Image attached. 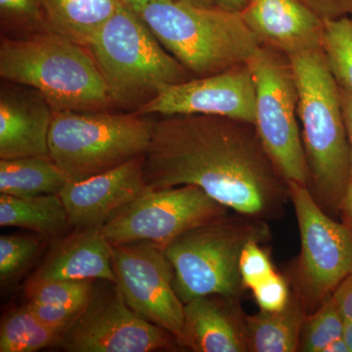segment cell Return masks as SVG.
I'll list each match as a JSON object with an SVG mask.
<instances>
[{"instance_id":"obj_6","label":"cell","mask_w":352,"mask_h":352,"mask_svg":"<svg viewBox=\"0 0 352 352\" xmlns=\"http://www.w3.org/2000/svg\"><path fill=\"white\" fill-rule=\"evenodd\" d=\"M272 239L266 220L227 214L186 231L164 248L175 273L176 294L183 303L199 296L239 298L245 289L240 258L250 242Z\"/></svg>"},{"instance_id":"obj_9","label":"cell","mask_w":352,"mask_h":352,"mask_svg":"<svg viewBox=\"0 0 352 352\" xmlns=\"http://www.w3.org/2000/svg\"><path fill=\"white\" fill-rule=\"evenodd\" d=\"M287 183L300 236V254L289 280L310 314L352 271V223L333 220L305 185Z\"/></svg>"},{"instance_id":"obj_31","label":"cell","mask_w":352,"mask_h":352,"mask_svg":"<svg viewBox=\"0 0 352 352\" xmlns=\"http://www.w3.org/2000/svg\"><path fill=\"white\" fill-rule=\"evenodd\" d=\"M27 305L34 316L44 325L65 329V330L82 310L75 307L46 305V303L28 302Z\"/></svg>"},{"instance_id":"obj_36","label":"cell","mask_w":352,"mask_h":352,"mask_svg":"<svg viewBox=\"0 0 352 352\" xmlns=\"http://www.w3.org/2000/svg\"><path fill=\"white\" fill-rule=\"evenodd\" d=\"M340 214L342 215V220L352 223V173L349 182L347 183L344 199H342Z\"/></svg>"},{"instance_id":"obj_27","label":"cell","mask_w":352,"mask_h":352,"mask_svg":"<svg viewBox=\"0 0 352 352\" xmlns=\"http://www.w3.org/2000/svg\"><path fill=\"white\" fill-rule=\"evenodd\" d=\"M0 20L4 31L14 32L10 38L50 30L41 0H0Z\"/></svg>"},{"instance_id":"obj_10","label":"cell","mask_w":352,"mask_h":352,"mask_svg":"<svg viewBox=\"0 0 352 352\" xmlns=\"http://www.w3.org/2000/svg\"><path fill=\"white\" fill-rule=\"evenodd\" d=\"M229 208L196 185L150 189L99 228L111 245L149 242L164 250L178 236L226 217Z\"/></svg>"},{"instance_id":"obj_7","label":"cell","mask_w":352,"mask_h":352,"mask_svg":"<svg viewBox=\"0 0 352 352\" xmlns=\"http://www.w3.org/2000/svg\"><path fill=\"white\" fill-rule=\"evenodd\" d=\"M155 122L138 112L54 111L50 157L69 182H80L145 156Z\"/></svg>"},{"instance_id":"obj_21","label":"cell","mask_w":352,"mask_h":352,"mask_svg":"<svg viewBox=\"0 0 352 352\" xmlns=\"http://www.w3.org/2000/svg\"><path fill=\"white\" fill-rule=\"evenodd\" d=\"M68 177L48 156L0 159V194L32 198L59 194Z\"/></svg>"},{"instance_id":"obj_18","label":"cell","mask_w":352,"mask_h":352,"mask_svg":"<svg viewBox=\"0 0 352 352\" xmlns=\"http://www.w3.org/2000/svg\"><path fill=\"white\" fill-rule=\"evenodd\" d=\"M82 231L60 245L32 279L107 280L117 283L111 245L99 229Z\"/></svg>"},{"instance_id":"obj_30","label":"cell","mask_w":352,"mask_h":352,"mask_svg":"<svg viewBox=\"0 0 352 352\" xmlns=\"http://www.w3.org/2000/svg\"><path fill=\"white\" fill-rule=\"evenodd\" d=\"M259 309L273 312L283 309L292 295V284L289 278L275 271L267 279L252 289Z\"/></svg>"},{"instance_id":"obj_32","label":"cell","mask_w":352,"mask_h":352,"mask_svg":"<svg viewBox=\"0 0 352 352\" xmlns=\"http://www.w3.org/2000/svg\"><path fill=\"white\" fill-rule=\"evenodd\" d=\"M322 20L352 18V0H300Z\"/></svg>"},{"instance_id":"obj_3","label":"cell","mask_w":352,"mask_h":352,"mask_svg":"<svg viewBox=\"0 0 352 352\" xmlns=\"http://www.w3.org/2000/svg\"><path fill=\"white\" fill-rule=\"evenodd\" d=\"M2 80L38 90L53 111H111L108 87L87 46L56 32L2 36Z\"/></svg>"},{"instance_id":"obj_38","label":"cell","mask_w":352,"mask_h":352,"mask_svg":"<svg viewBox=\"0 0 352 352\" xmlns=\"http://www.w3.org/2000/svg\"><path fill=\"white\" fill-rule=\"evenodd\" d=\"M324 352H349V349L344 338H340L331 342Z\"/></svg>"},{"instance_id":"obj_23","label":"cell","mask_w":352,"mask_h":352,"mask_svg":"<svg viewBox=\"0 0 352 352\" xmlns=\"http://www.w3.org/2000/svg\"><path fill=\"white\" fill-rule=\"evenodd\" d=\"M65 329L44 325L25 305L7 315L0 326V352H36L54 346Z\"/></svg>"},{"instance_id":"obj_5","label":"cell","mask_w":352,"mask_h":352,"mask_svg":"<svg viewBox=\"0 0 352 352\" xmlns=\"http://www.w3.org/2000/svg\"><path fill=\"white\" fill-rule=\"evenodd\" d=\"M115 109L138 112L168 85L195 78L124 4L87 46Z\"/></svg>"},{"instance_id":"obj_16","label":"cell","mask_w":352,"mask_h":352,"mask_svg":"<svg viewBox=\"0 0 352 352\" xmlns=\"http://www.w3.org/2000/svg\"><path fill=\"white\" fill-rule=\"evenodd\" d=\"M241 15L263 45L286 56L322 47L324 20L300 0H249Z\"/></svg>"},{"instance_id":"obj_33","label":"cell","mask_w":352,"mask_h":352,"mask_svg":"<svg viewBox=\"0 0 352 352\" xmlns=\"http://www.w3.org/2000/svg\"><path fill=\"white\" fill-rule=\"evenodd\" d=\"M333 296L344 318L352 321V271L333 291Z\"/></svg>"},{"instance_id":"obj_1","label":"cell","mask_w":352,"mask_h":352,"mask_svg":"<svg viewBox=\"0 0 352 352\" xmlns=\"http://www.w3.org/2000/svg\"><path fill=\"white\" fill-rule=\"evenodd\" d=\"M148 188L196 185L235 214L283 215L288 183L254 124L206 115L160 116L144 156Z\"/></svg>"},{"instance_id":"obj_12","label":"cell","mask_w":352,"mask_h":352,"mask_svg":"<svg viewBox=\"0 0 352 352\" xmlns=\"http://www.w3.org/2000/svg\"><path fill=\"white\" fill-rule=\"evenodd\" d=\"M112 263L116 284L129 307L177 340L184 303L176 294L175 273L164 250L149 242L113 245Z\"/></svg>"},{"instance_id":"obj_15","label":"cell","mask_w":352,"mask_h":352,"mask_svg":"<svg viewBox=\"0 0 352 352\" xmlns=\"http://www.w3.org/2000/svg\"><path fill=\"white\" fill-rule=\"evenodd\" d=\"M52 107L41 92L2 80L0 87V159L48 156Z\"/></svg>"},{"instance_id":"obj_19","label":"cell","mask_w":352,"mask_h":352,"mask_svg":"<svg viewBox=\"0 0 352 352\" xmlns=\"http://www.w3.org/2000/svg\"><path fill=\"white\" fill-rule=\"evenodd\" d=\"M307 316V309L302 298L298 289L292 284L291 298L283 309L273 312L261 310L256 314H245V331L249 351H300L303 323Z\"/></svg>"},{"instance_id":"obj_24","label":"cell","mask_w":352,"mask_h":352,"mask_svg":"<svg viewBox=\"0 0 352 352\" xmlns=\"http://www.w3.org/2000/svg\"><path fill=\"white\" fill-rule=\"evenodd\" d=\"M322 47L338 87L352 94V18L324 20Z\"/></svg>"},{"instance_id":"obj_26","label":"cell","mask_w":352,"mask_h":352,"mask_svg":"<svg viewBox=\"0 0 352 352\" xmlns=\"http://www.w3.org/2000/svg\"><path fill=\"white\" fill-rule=\"evenodd\" d=\"M94 280H34L25 286L29 302L83 309L94 289Z\"/></svg>"},{"instance_id":"obj_29","label":"cell","mask_w":352,"mask_h":352,"mask_svg":"<svg viewBox=\"0 0 352 352\" xmlns=\"http://www.w3.org/2000/svg\"><path fill=\"white\" fill-rule=\"evenodd\" d=\"M261 243L245 245L240 258V274L245 289H252L275 272L268 252Z\"/></svg>"},{"instance_id":"obj_35","label":"cell","mask_w":352,"mask_h":352,"mask_svg":"<svg viewBox=\"0 0 352 352\" xmlns=\"http://www.w3.org/2000/svg\"><path fill=\"white\" fill-rule=\"evenodd\" d=\"M124 4L127 7L131 8L132 10L136 11L145 4L149 2L154 1V0H122ZM176 1L187 2V3L196 4V6H217L215 0H176Z\"/></svg>"},{"instance_id":"obj_14","label":"cell","mask_w":352,"mask_h":352,"mask_svg":"<svg viewBox=\"0 0 352 352\" xmlns=\"http://www.w3.org/2000/svg\"><path fill=\"white\" fill-rule=\"evenodd\" d=\"M147 189L142 156L80 182H69L59 196L69 224L89 230L100 228L120 208Z\"/></svg>"},{"instance_id":"obj_39","label":"cell","mask_w":352,"mask_h":352,"mask_svg":"<svg viewBox=\"0 0 352 352\" xmlns=\"http://www.w3.org/2000/svg\"><path fill=\"white\" fill-rule=\"evenodd\" d=\"M344 339L346 340L349 352H352V321L344 322Z\"/></svg>"},{"instance_id":"obj_2","label":"cell","mask_w":352,"mask_h":352,"mask_svg":"<svg viewBox=\"0 0 352 352\" xmlns=\"http://www.w3.org/2000/svg\"><path fill=\"white\" fill-rule=\"evenodd\" d=\"M287 57L298 88V115L309 170L308 188L328 214H340L351 175V159L340 87L323 47Z\"/></svg>"},{"instance_id":"obj_11","label":"cell","mask_w":352,"mask_h":352,"mask_svg":"<svg viewBox=\"0 0 352 352\" xmlns=\"http://www.w3.org/2000/svg\"><path fill=\"white\" fill-rule=\"evenodd\" d=\"M173 340L134 312L117 284L103 280L54 346L69 352H149L173 349Z\"/></svg>"},{"instance_id":"obj_17","label":"cell","mask_w":352,"mask_h":352,"mask_svg":"<svg viewBox=\"0 0 352 352\" xmlns=\"http://www.w3.org/2000/svg\"><path fill=\"white\" fill-rule=\"evenodd\" d=\"M239 298L199 296L184 303V321L176 342L196 352H247L245 314Z\"/></svg>"},{"instance_id":"obj_4","label":"cell","mask_w":352,"mask_h":352,"mask_svg":"<svg viewBox=\"0 0 352 352\" xmlns=\"http://www.w3.org/2000/svg\"><path fill=\"white\" fill-rule=\"evenodd\" d=\"M135 12L195 78L248 64L263 45L241 12L219 6L154 0Z\"/></svg>"},{"instance_id":"obj_34","label":"cell","mask_w":352,"mask_h":352,"mask_svg":"<svg viewBox=\"0 0 352 352\" xmlns=\"http://www.w3.org/2000/svg\"><path fill=\"white\" fill-rule=\"evenodd\" d=\"M340 105L344 115V126H346L347 139L351 148V173H352V94L340 88Z\"/></svg>"},{"instance_id":"obj_8","label":"cell","mask_w":352,"mask_h":352,"mask_svg":"<svg viewBox=\"0 0 352 352\" xmlns=\"http://www.w3.org/2000/svg\"><path fill=\"white\" fill-rule=\"evenodd\" d=\"M256 89V126L264 149L287 182L309 185L298 129V94L288 57L261 45L248 62Z\"/></svg>"},{"instance_id":"obj_22","label":"cell","mask_w":352,"mask_h":352,"mask_svg":"<svg viewBox=\"0 0 352 352\" xmlns=\"http://www.w3.org/2000/svg\"><path fill=\"white\" fill-rule=\"evenodd\" d=\"M69 224L59 194L18 198L0 194V226L29 229L44 236H56Z\"/></svg>"},{"instance_id":"obj_20","label":"cell","mask_w":352,"mask_h":352,"mask_svg":"<svg viewBox=\"0 0 352 352\" xmlns=\"http://www.w3.org/2000/svg\"><path fill=\"white\" fill-rule=\"evenodd\" d=\"M48 28L88 46L124 6L122 0H41Z\"/></svg>"},{"instance_id":"obj_13","label":"cell","mask_w":352,"mask_h":352,"mask_svg":"<svg viewBox=\"0 0 352 352\" xmlns=\"http://www.w3.org/2000/svg\"><path fill=\"white\" fill-rule=\"evenodd\" d=\"M256 89L249 65L217 75L194 78L164 87L138 113L152 116L206 115L254 124Z\"/></svg>"},{"instance_id":"obj_25","label":"cell","mask_w":352,"mask_h":352,"mask_svg":"<svg viewBox=\"0 0 352 352\" xmlns=\"http://www.w3.org/2000/svg\"><path fill=\"white\" fill-rule=\"evenodd\" d=\"M344 322L333 294L320 307L307 314L303 323L300 351L302 352H324L326 347L344 338Z\"/></svg>"},{"instance_id":"obj_28","label":"cell","mask_w":352,"mask_h":352,"mask_svg":"<svg viewBox=\"0 0 352 352\" xmlns=\"http://www.w3.org/2000/svg\"><path fill=\"white\" fill-rule=\"evenodd\" d=\"M38 249L32 238L2 235L0 237V278L1 282L12 278L29 263Z\"/></svg>"},{"instance_id":"obj_37","label":"cell","mask_w":352,"mask_h":352,"mask_svg":"<svg viewBox=\"0 0 352 352\" xmlns=\"http://www.w3.org/2000/svg\"><path fill=\"white\" fill-rule=\"evenodd\" d=\"M249 0H215L217 6L227 10L242 12Z\"/></svg>"}]
</instances>
